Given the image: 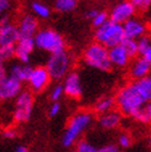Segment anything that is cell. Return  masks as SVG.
<instances>
[{
  "label": "cell",
  "mask_w": 151,
  "mask_h": 152,
  "mask_svg": "<svg viewBox=\"0 0 151 152\" xmlns=\"http://www.w3.org/2000/svg\"><path fill=\"white\" fill-rule=\"evenodd\" d=\"M133 5L135 7L136 11H140V12H145L149 7L151 6V1L150 0H133Z\"/></svg>",
  "instance_id": "31"
},
{
  "label": "cell",
  "mask_w": 151,
  "mask_h": 152,
  "mask_svg": "<svg viewBox=\"0 0 151 152\" xmlns=\"http://www.w3.org/2000/svg\"><path fill=\"white\" fill-rule=\"evenodd\" d=\"M3 136H4L5 139L12 140V139L16 137V130L12 129V127H7V129H5V130L3 131Z\"/></svg>",
  "instance_id": "35"
},
{
  "label": "cell",
  "mask_w": 151,
  "mask_h": 152,
  "mask_svg": "<svg viewBox=\"0 0 151 152\" xmlns=\"http://www.w3.org/2000/svg\"><path fill=\"white\" fill-rule=\"evenodd\" d=\"M34 108V96L31 92L24 90L15 98V108L12 118L16 123H26L31 118Z\"/></svg>",
  "instance_id": "7"
},
{
  "label": "cell",
  "mask_w": 151,
  "mask_h": 152,
  "mask_svg": "<svg viewBox=\"0 0 151 152\" xmlns=\"http://www.w3.org/2000/svg\"><path fill=\"white\" fill-rule=\"evenodd\" d=\"M97 147L88 140H79L76 145V152H97Z\"/></svg>",
  "instance_id": "26"
},
{
  "label": "cell",
  "mask_w": 151,
  "mask_h": 152,
  "mask_svg": "<svg viewBox=\"0 0 151 152\" xmlns=\"http://www.w3.org/2000/svg\"><path fill=\"white\" fill-rule=\"evenodd\" d=\"M97 12H98L97 9H89V10H87V12H86V18L89 19V20H92V19L95 16V15H97Z\"/></svg>",
  "instance_id": "38"
},
{
  "label": "cell",
  "mask_w": 151,
  "mask_h": 152,
  "mask_svg": "<svg viewBox=\"0 0 151 152\" xmlns=\"http://www.w3.org/2000/svg\"><path fill=\"white\" fill-rule=\"evenodd\" d=\"M124 36L128 40H139L140 37L147 34V25L144 20L139 18H133L122 25Z\"/></svg>",
  "instance_id": "12"
},
{
  "label": "cell",
  "mask_w": 151,
  "mask_h": 152,
  "mask_svg": "<svg viewBox=\"0 0 151 152\" xmlns=\"http://www.w3.org/2000/svg\"><path fill=\"white\" fill-rule=\"evenodd\" d=\"M134 119L141 124H145V125L151 124V102L146 103L144 106H142V108L138 111L136 115L134 116Z\"/></svg>",
  "instance_id": "23"
},
{
  "label": "cell",
  "mask_w": 151,
  "mask_h": 152,
  "mask_svg": "<svg viewBox=\"0 0 151 152\" xmlns=\"http://www.w3.org/2000/svg\"><path fill=\"white\" fill-rule=\"evenodd\" d=\"M14 57V47H0V66H4V62Z\"/></svg>",
  "instance_id": "30"
},
{
  "label": "cell",
  "mask_w": 151,
  "mask_h": 152,
  "mask_svg": "<svg viewBox=\"0 0 151 152\" xmlns=\"http://www.w3.org/2000/svg\"><path fill=\"white\" fill-rule=\"evenodd\" d=\"M97 152H122V151L117 146V143H107V145H103L102 147L98 148Z\"/></svg>",
  "instance_id": "33"
},
{
  "label": "cell",
  "mask_w": 151,
  "mask_h": 152,
  "mask_svg": "<svg viewBox=\"0 0 151 152\" xmlns=\"http://www.w3.org/2000/svg\"><path fill=\"white\" fill-rule=\"evenodd\" d=\"M141 57L144 58L145 61H147L149 63H151V45L147 47V50H146L144 53H142V56H141Z\"/></svg>",
  "instance_id": "37"
},
{
  "label": "cell",
  "mask_w": 151,
  "mask_h": 152,
  "mask_svg": "<svg viewBox=\"0 0 151 152\" xmlns=\"http://www.w3.org/2000/svg\"><path fill=\"white\" fill-rule=\"evenodd\" d=\"M32 72V67L29 64H22V63H16L12 64L10 67L9 75H11L12 78L18 79L19 82H27L30 74Z\"/></svg>",
  "instance_id": "19"
},
{
  "label": "cell",
  "mask_w": 151,
  "mask_h": 152,
  "mask_svg": "<svg viewBox=\"0 0 151 152\" xmlns=\"http://www.w3.org/2000/svg\"><path fill=\"white\" fill-rule=\"evenodd\" d=\"M117 146L119 148H128L131 146V136L128 132H120L118 136V143Z\"/></svg>",
  "instance_id": "29"
},
{
  "label": "cell",
  "mask_w": 151,
  "mask_h": 152,
  "mask_svg": "<svg viewBox=\"0 0 151 152\" xmlns=\"http://www.w3.org/2000/svg\"><path fill=\"white\" fill-rule=\"evenodd\" d=\"M108 20H109V16H108V12L107 11H104V10L99 11V10H98L97 15L92 19V24H93V26L95 28H98V27H100L102 25H104Z\"/></svg>",
  "instance_id": "28"
},
{
  "label": "cell",
  "mask_w": 151,
  "mask_h": 152,
  "mask_svg": "<svg viewBox=\"0 0 151 152\" xmlns=\"http://www.w3.org/2000/svg\"><path fill=\"white\" fill-rule=\"evenodd\" d=\"M123 46V48L126 51L128 56H129L130 58H134L136 57L139 55L138 52V43L135 40H128V39H124V41L120 43Z\"/></svg>",
  "instance_id": "25"
},
{
  "label": "cell",
  "mask_w": 151,
  "mask_h": 152,
  "mask_svg": "<svg viewBox=\"0 0 151 152\" xmlns=\"http://www.w3.org/2000/svg\"><path fill=\"white\" fill-rule=\"evenodd\" d=\"M135 14H136V10L131 1H120L111 7L108 12V16L109 21L123 25L128 20L135 18Z\"/></svg>",
  "instance_id": "9"
},
{
  "label": "cell",
  "mask_w": 151,
  "mask_h": 152,
  "mask_svg": "<svg viewBox=\"0 0 151 152\" xmlns=\"http://www.w3.org/2000/svg\"><path fill=\"white\" fill-rule=\"evenodd\" d=\"M114 108H115V98L111 95H104L99 98L94 104V110L99 115H103V114H107L111 110H114Z\"/></svg>",
  "instance_id": "20"
},
{
  "label": "cell",
  "mask_w": 151,
  "mask_h": 152,
  "mask_svg": "<svg viewBox=\"0 0 151 152\" xmlns=\"http://www.w3.org/2000/svg\"><path fill=\"white\" fill-rule=\"evenodd\" d=\"M20 40L18 26L10 22L7 16L0 19V47H15Z\"/></svg>",
  "instance_id": "8"
},
{
  "label": "cell",
  "mask_w": 151,
  "mask_h": 152,
  "mask_svg": "<svg viewBox=\"0 0 151 152\" xmlns=\"http://www.w3.org/2000/svg\"><path fill=\"white\" fill-rule=\"evenodd\" d=\"M151 72V63L145 61L142 57H138L133 61L129 68V74L134 80H139L150 75Z\"/></svg>",
  "instance_id": "17"
},
{
  "label": "cell",
  "mask_w": 151,
  "mask_h": 152,
  "mask_svg": "<svg viewBox=\"0 0 151 152\" xmlns=\"http://www.w3.org/2000/svg\"><path fill=\"white\" fill-rule=\"evenodd\" d=\"M27 82H29L30 88H31L34 92L39 93L48 87L50 82H51V77H50L46 68L39 66V67L32 68V72L30 74Z\"/></svg>",
  "instance_id": "11"
},
{
  "label": "cell",
  "mask_w": 151,
  "mask_h": 152,
  "mask_svg": "<svg viewBox=\"0 0 151 152\" xmlns=\"http://www.w3.org/2000/svg\"><path fill=\"white\" fill-rule=\"evenodd\" d=\"M51 79L55 80H61L63 79L67 74L71 72L72 68V57L66 50L57 52V53H52L48 57L46 67Z\"/></svg>",
  "instance_id": "5"
},
{
  "label": "cell",
  "mask_w": 151,
  "mask_h": 152,
  "mask_svg": "<svg viewBox=\"0 0 151 152\" xmlns=\"http://www.w3.org/2000/svg\"><path fill=\"white\" fill-rule=\"evenodd\" d=\"M16 152H29V150L25 147V146H19L16 148Z\"/></svg>",
  "instance_id": "39"
},
{
  "label": "cell",
  "mask_w": 151,
  "mask_h": 152,
  "mask_svg": "<svg viewBox=\"0 0 151 152\" xmlns=\"http://www.w3.org/2000/svg\"><path fill=\"white\" fill-rule=\"evenodd\" d=\"M136 43H138V52L141 57L142 53H144L147 50V47L151 45V35H149V34L144 35L142 37H140L139 40H136Z\"/></svg>",
  "instance_id": "27"
},
{
  "label": "cell",
  "mask_w": 151,
  "mask_h": 152,
  "mask_svg": "<svg viewBox=\"0 0 151 152\" xmlns=\"http://www.w3.org/2000/svg\"><path fill=\"white\" fill-rule=\"evenodd\" d=\"M114 98L119 113L129 118H134L138 114V111L147 103L135 82L123 86L118 90Z\"/></svg>",
  "instance_id": "1"
},
{
  "label": "cell",
  "mask_w": 151,
  "mask_h": 152,
  "mask_svg": "<svg viewBox=\"0 0 151 152\" xmlns=\"http://www.w3.org/2000/svg\"><path fill=\"white\" fill-rule=\"evenodd\" d=\"M35 50L34 39H20L14 47V56L16 57L22 64L30 62V56Z\"/></svg>",
  "instance_id": "15"
},
{
  "label": "cell",
  "mask_w": 151,
  "mask_h": 152,
  "mask_svg": "<svg viewBox=\"0 0 151 152\" xmlns=\"http://www.w3.org/2000/svg\"><path fill=\"white\" fill-rule=\"evenodd\" d=\"M59 111H61V104H59L58 102L52 103L51 106H50V109H48V115H50L51 118H54V116L58 115Z\"/></svg>",
  "instance_id": "34"
},
{
  "label": "cell",
  "mask_w": 151,
  "mask_h": 152,
  "mask_svg": "<svg viewBox=\"0 0 151 152\" xmlns=\"http://www.w3.org/2000/svg\"><path fill=\"white\" fill-rule=\"evenodd\" d=\"M63 94L72 99H79L83 93L81 77L77 72H70L63 78Z\"/></svg>",
  "instance_id": "13"
},
{
  "label": "cell",
  "mask_w": 151,
  "mask_h": 152,
  "mask_svg": "<svg viewBox=\"0 0 151 152\" xmlns=\"http://www.w3.org/2000/svg\"><path fill=\"white\" fill-rule=\"evenodd\" d=\"M108 56H109V62L111 67H117V68H124L126 66H129L130 59H131L128 56L126 51L123 48L122 45H118L115 47L109 48Z\"/></svg>",
  "instance_id": "16"
},
{
  "label": "cell",
  "mask_w": 151,
  "mask_h": 152,
  "mask_svg": "<svg viewBox=\"0 0 151 152\" xmlns=\"http://www.w3.org/2000/svg\"><path fill=\"white\" fill-rule=\"evenodd\" d=\"M31 10L34 12L35 18H41V19H47L51 16V9L41 1H34L31 3Z\"/></svg>",
  "instance_id": "21"
},
{
  "label": "cell",
  "mask_w": 151,
  "mask_h": 152,
  "mask_svg": "<svg viewBox=\"0 0 151 152\" xmlns=\"http://www.w3.org/2000/svg\"><path fill=\"white\" fill-rule=\"evenodd\" d=\"M94 39L97 43L102 45V46H104L108 50L111 47H115L122 43L125 39L123 26L108 20L104 25L95 28Z\"/></svg>",
  "instance_id": "3"
},
{
  "label": "cell",
  "mask_w": 151,
  "mask_h": 152,
  "mask_svg": "<svg viewBox=\"0 0 151 152\" xmlns=\"http://www.w3.org/2000/svg\"><path fill=\"white\" fill-rule=\"evenodd\" d=\"M147 143H149V146H150V148H151V131H150L149 137H147Z\"/></svg>",
  "instance_id": "40"
},
{
  "label": "cell",
  "mask_w": 151,
  "mask_h": 152,
  "mask_svg": "<svg viewBox=\"0 0 151 152\" xmlns=\"http://www.w3.org/2000/svg\"><path fill=\"white\" fill-rule=\"evenodd\" d=\"M136 83V86L139 88V90L141 92V94L144 95V98L146 99V102H151V75L139 79V80H134Z\"/></svg>",
  "instance_id": "22"
},
{
  "label": "cell",
  "mask_w": 151,
  "mask_h": 152,
  "mask_svg": "<svg viewBox=\"0 0 151 152\" xmlns=\"http://www.w3.org/2000/svg\"><path fill=\"white\" fill-rule=\"evenodd\" d=\"M16 26L20 39H34V36L39 31V20L32 14H25L20 18Z\"/></svg>",
  "instance_id": "14"
},
{
  "label": "cell",
  "mask_w": 151,
  "mask_h": 152,
  "mask_svg": "<svg viewBox=\"0 0 151 152\" xmlns=\"http://www.w3.org/2000/svg\"><path fill=\"white\" fill-rule=\"evenodd\" d=\"M93 123V114L87 110H82L76 113L70 119L67 127L62 136V145L65 147H71L79 140L81 136L84 134L88 127Z\"/></svg>",
  "instance_id": "2"
},
{
  "label": "cell",
  "mask_w": 151,
  "mask_h": 152,
  "mask_svg": "<svg viewBox=\"0 0 151 152\" xmlns=\"http://www.w3.org/2000/svg\"><path fill=\"white\" fill-rule=\"evenodd\" d=\"M10 7V3L7 0H0V15L4 14Z\"/></svg>",
  "instance_id": "36"
},
{
  "label": "cell",
  "mask_w": 151,
  "mask_h": 152,
  "mask_svg": "<svg viewBox=\"0 0 151 152\" xmlns=\"http://www.w3.org/2000/svg\"><path fill=\"white\" fill-rule=\"evenodd\" d=\"M76 0H57L55 1V9L59 12H71L77 7Z\"/></svg>",
  "instance_id": "24"
},
{
  "label": "cell",
  "mask_w": 151,
  "mask_h": 152,
  "mask_svg": "<svg viewBox=\"0 0 151 152\" xmlns=\"http://www.w3.org/2000/svg\"><path fill=\"white\" fill-rule=\"evenodd\" d=\"M35 47H39L42 51L52 53H57L65 50L66 43L62 35L52 28H42L39 30L34 36Z\"/></svg>",
  "instance_id": "4"
},
{
  "label": "cell",
  "mask_w": 151,
  "mask_h": 152,
  "mask_svg": "<svg viewBox=\"0 0 151 152\" xmlns=\"http://www.w3.org/2000/svg\"><path fill=\"white\" fill-rule=\"evenodd\" d=\"M62 95H63V87H62V84H56L54 88H52V90H51L50 98H51L52 102L56 103V102H58L59 99H61Z\"/></svg>",
  "instance_id": "32"
},
{
  "label": "cell",
  "mask_w": 151,
  "mask_h": 152,
  "mask_svg": "<svg viewBox=\"0 0 151 152\" xmlns=\"http://www.w3.org/2000/svg\"><path fill=\"white\" fill-rule=\"evenodd\" d=\"M83 58L89 67H93L95 69L105 72L111 68L108 56V48H105L104 46L97 42L90 43L86 48L84 53H83Z\"/></svg>",
  "instance_id": "6"
},
{
  "label": "cell",
  "mask_w": 151,
  "mask_h": 152,
  "mask_svg": "<svg viewBox=\"0 0 151 152\" xmlns=\"http://www.w3.org/2000/svg\"><path fill=\"white\" fill-rule=\"evenodd\" d=\"M98 124L104 130H114L120 124H122V114L117 110H111L107 114L99 115Z\"/></svg>",
  "instance_id": "18"
},
{
  "label": "cell",
  "mask_w": 151,
  "mask_h": 152,
  "mask_svg": "<svg viewBox=\"0 0 151 152\" xmlns=\"http://www.w3.org/2000/svg\"><path fill=\"white\" fill-rule=\"evenodd\" d=\"M22 83L11 75L6 74L0 78V100H9L16 98L22 92Z\"/></svg>",
  "instance_id": "10"
}]
</instances>
